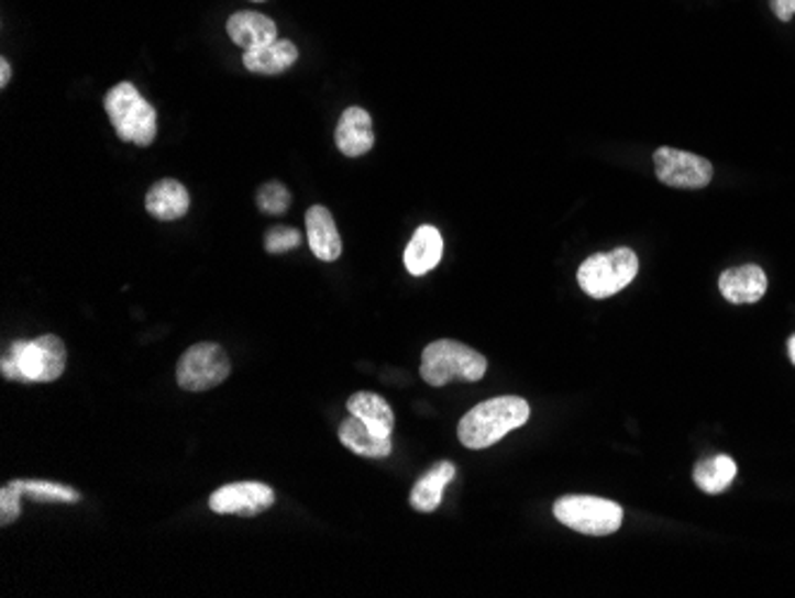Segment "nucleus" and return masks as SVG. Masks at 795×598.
<instances>
[{
	"label": "nucleus",
	"mask_w": 795,
	"mask_h": 598,
	"mask_svg": "<svg viewBox=\"0 0 795 598\" xmlns=\"http://www.w3.org/2000/svg\"><path fill=\"white\" fill-rule=\"evenodd\" d=\"M531 418V408L519 396H500L490 398L479 406H474L457 424V439L462 446L472 451H482L498 444L503 436L512 430L525 427Z\"/></svg>",
	"instance_id": "f257e3e1"
},
{
	"label": "nucleus",
	"mask_w": 795,
	"mask_h": 598,
	"mask_svg": "<svg viewBox=\"0 0 795 598\" xmlns=\"http://www.w3.org/2000/svg\"><path fill=\"white\" fill-rule=\"evenodd\" d=\"M106 112L124 144L151 146L157 136V112L132 81H122L106 93Z\"/></svg>",
	"instance_id": "f03ea898"
},
{
	"label": "nucleus",
	"mask_w": 795,
	"mask_h": 598,
	"mask_svg": "<svg viewBox=\"0 0 795 598\" xmlns=\"http://www.w3.org/2000/svg\"><path fill=\"white\" fill-rule=\"evenodd\" d=\"M486 358L474 348L453 339H441L429 344L422 353V379L429 387H445L455 379L479 381L486 375Z\"/></svg>",
	"instance_id": "7ed1b4c3"
},
{
	"label": "nucleus",
	"mask_w": 795,
	"mask_h": 598,
	"mask_svg": "<svg viewBox=\"0 0 795 598\" xmlns=\"http://www.w3.org/2000/svg\"><path fill=\"white\" fill-rule=\"evenodd\" d=\"M639 275V255L631 248H615L610 253L590 255L579 267V287L590 298H610L627 289Z\"/></svg>",
	"instance_id": "20e7f679"
},
{
	"label": "nucleus",
	"mask_w": 795,
	"mask_h": 598,
	"mask_svg": "<svg viewBox=\"0 0 795 598\" xmlns=\"http://www.w3.org/2000/svg\"><path fill=\"white\" fill-rule=\"evenodd\" d=\"M553 516L570 530L586 534V536H607L615 534L621 520H625V510L615 501L596 496H562L553 506Z\"/></svg>",
	"instance_id": "39448f33"
},
{
	"label": "nucleus",
	"mask_w": 795,
	"mask_h": 598,
	"mask_svg": "<svg viewBox=\"0 0 795 598\" xmlns=\"http://www.w3.org/2000/svg\"><path fill=\"white\" fill-rule=\"evenodd\" d=\"M10 363L20 375V381H55L67 367V348L60 336L43 334L34 341H14L10 346Z\"/></svg>",
	"instance_id": "423d86ee"
},
{
	"label": "nucleus",
	"mask_w": 795,
	"mask_h": 598,
	"mask_svg": "<svg viewBox=\"0 0 795 598\" xmlns=\"http://www.w3.org/2000/svg\"><path fill=\"white\" fill-rule=\"evenodd\" d=\"M231 373V361L227 351L212 341L191 346L177 365V384L184 391H208L220 387Z\"/></svg>",
	"instance_id": "0eeeda50"
},
{
	"label": "nucleus",
	"mask_w": 795,
	"mask_h": 598,
	"mask_svg": "<svg viewBox=\"0 0 795 598\" xmlns=\"http://www.w3.org/2000/svg\"><path fill=\"white\" fill-rule=\"evenodd\" d=\"M653 160L658 179L674 189H705L715 175L710 160L686 151L658 148Z\"/></svg>",
	"instance_id": "6e6552de"
},
{
	"label": "nucleus",
	"mask_w": 795,
	"mask_h": 598,
	"mask_svg": "<svg viewBox=\"0 0 795 598\" xmlns=\"http://www.w3.org/2000/svg\"><path fill=\"white\" fill-rule=\"evenodd\" d=\"M274 506V491L263 481L227 484L210 496V510L217 516L255 518Z\"/></svg>",
	"instance_id": "1a4fd4ad"
},
{
	"label": "nucleus",
	"mask_w": 795,
	"mask_h": 598,
	"mask_svg": "<svg viewBox=\"0 0 795 598\" xmlns=\"http://www.w3.org/2000/svg\"><path fill=\"white\" fill-rule=\"evenodd\" d=\"M306 230H308V244L314 253V258L324 263H334L343 253V241L339 234V226L334 215L324 206H312L306 212Z\"/></svg>",
	"instance_id": "9d476101"
},
{
	"label": "nucleus",
	"mask_w": 795,
	"mask_h": 598,
	"mask_svg": "<svg viewBox=\"0 0 795 598\" xmlns=\"http://www.w3.org/2000/svg\"><path fill=\"white\" fill-rule=\"evenodd\" d=\"M719 291L733 306H750L758 303L768 291V275L758 265H743L727 269L719 277Z\"/></svg>",
	"instance_id": "9b49d317"
},
{
	"label": "nucleus",
	"mask_w": 795,
	"mask_h": 598,
	"mask_svg": "<svg viewBox=\"0 0 795 598\" xmlns=\"http://www.w3.org/2000/svg\"><path fill=\"white\" fill-rule=\"evenodd\" d=\"M336 146L345 158H360L374 146V126L365 108H349L336 126Z\"/></svg>",
	"instance_id": "f8f14e48"
},
{
	"label": "nucleus",
	"mask_w": 795,
	"mask_h": 598,
	"mask_svg": "<svg viewBox=\"0 0 795 598\" xmlns=\"http://www.w3.org/2000/svg\"><path fill=\"white\" fill-rule=\"evenodd\" d=\"M227 34L243 51L267 46L272 41L279 38L274 20L263 15V12H253V10H243L236 12V15H231L227 20Z\"/></svg>",
	"instance_id": "ddd939ff"
},
{
	"label": "nucleus",
	"mask_w": 795,
	"mask_h": 598,
	"mask_svg": "<svg viewBox=\"0 0 795 598\" xmlns=\"http://www.w3.org/2000/svg\"><path fill=\"white\" fill-rule=\"evenodd\" d=\"M189 206H191V196L177 179L155 181L146 193V210L155 220L163 222L181 220L186 212H189Z\"/></svg>",
	"instance_id": "4468645a"
},
{
	"label": "nucleus",
	"mask_w": 795,
	"mask_h": 598,
	"mask_svg": "<svg viewBox=\"0 0 795 598\" xmlns=\"http://www.w3.org/2000/svg\"><path fill=\"white\" fill-rule=\"evenodd\" d=\"M441 258H443V236H441V232L431 224L419 226V230L415 232V236L410 239L408 248H405V255H402L408 273L415 275V277H422V275L431 273V269L441 263Z\"/></svg>",
	"instance_id": "2eb2a0df"
},
{
	"label": "nucleus",
	"mask_w": 795,
	"mask_h": 598,
	"mask_svg": "<svg viewBox=\"0 0 795 598\" xmlns=\"http://www.w3.org/2000/svg\"><path fill=\"white\" fill-rule=\"evenodd\" d=\"M298 60V48L294 41L277 38L267 46L243 51V67L255 75H281Z\"/></svg>",
	"instance_id": "dca6fc26"
},
{
	"label": "nucleus",
	"mask_w": 795,
	"mask_h": 598,
	"mask_svg": "<svg viewBox=\"0 0 795 598\" xmlns=\"http://www.w3.org/2000/svg\"><path fill=\"white\" fill-rule=\"evenodd\" d=\"M349 412L353 418L363 420L374 434L394 439V427H396V416L391 406H388L382 396L369 394V391H357L349 398Z\"/></svg>",
	"instance_id": "f3484780"
},
{
	"label": "nucleus",
	"mask_w": 795,
	"mask_h": 598,
	"mask_svg": "<svg viewBox=\"0 0 795 598\" xmlns=\"http://www.w3.org/2000/svg\"><path fill=\"white\" fill-rule=\"evenodd\" d=\"M455 479V465L453 463H439L429 467L427 473L417 479V484L410 491V506L419 512H433L441 501H443V491L448 484Z\"/></svg>",
	"instance_id": "a211bd4d"
},
{
	"label": "nucleus",
	"mask_w": 795,
	"mask_h": 598,
	"mask_svg": "<svg viewBox=\"0 0 795 598\" xmlns=\"http://www.w3.org/2000/svg\"><path fill=\"white\" fill-rule=\"evenodd\" d=\"M339 439L345 449L363 455V458L377 461V458H386V455L394 451V439L374 434L363 420H357L353 416L345 422H341Z\"/></svg>",
	"instance_id": "6ab92c4d"
},
{
	"label": "nucleus",
	"mask_w": 795,
	"mask_h": 598,
	"mask_svg": "<svg viewBox=\"0 0 795 598\" xmlns=\"http://www.w3.org/2000/svg\"><path fill=\"white\" fill-rule=\"evenodd\" d=\"M736 473H739V467H736L729 455H715V458L700 461L696 465V469H693V481H696V487L705 494H721L731 487Z\"/></svg>",
	"instance_id": "aec40b11"
},
{
	"label": "nucleus",
	"mask_w": 795,
	"mask_h": 598,
	"mask_svg": "<svg viewBox=\"0 0 795 598\" xmlns=\"http://www.w3.org/2000/svg\"><path fill=\"white\" fill-rule=\"evenodd\" d=\"M14 484H18V489L32 498V501H41V503H79L81 501V496L75 489L63 487V484H55V481L14 479Z\"/></svg>",
	"instance_id": "412c9836"
},
{
	"label": "nucleus",
	"mask_w": 795,
	"mask_h": 598,
	"mask_svg": "<svg viewBox=\"0 0 795 598\" xmlns=\"http://www.w3.org/2000/svg\"><path fill=\"white\" fill-rule=\"evenodd\" d=\"M291 206V193L279 181H267L265 187L257 191V208L265 212V215H281Z\"/></svg>",
	"instance_id": "4be33fe9"
},
{
	"label": "nucleus",
	"mask_w": 795,
	"mask_h": 598,
	"mask_svg": "<svg viewBox=\"0 0 795 598\" xmlns=\"http://www.w3.org/2000/svg\"><path fill=\"white\" fill-rule=\"evenodd\" d=\"M298 246H300V232H296L294 226H272L265 236V248L272 255L294 251Z\"/></svg>",
	"instance_id": "5701e85b"
},
{
	"label": "nucleus",
	"mask_w": 795,
	"mask_h": 598,
	"mask_svg": "<svg viewBox=\"0 0 795 598\" xmlns=\"http://www.w3.org/2000/svg\"><path fill=\"white\" fill-rule=\"evenodd\" d=\"M20 498H22V491L18 489V484H8V487H3V491H0V524H12L14 520L20 518Z\"/></svg>",
	"instance_id": "b1692460"
},
{
	"label": "nucleus",
	"mask_w": 795,
	"mask_h": 598,
	"mask_svg": "<svg viewBox=\"0 0 795 598\" xmlns=\"http://www.w3.org/2000/svg\"><path fill=\"white\" fill-rule=\"evenodd\" d=\"M770 8L782 22H791L795 18V0H770Z\"/></svg>",
	"instance_id": "393cba45"
},
{
	"label": "nucleus",
	"mask_w": 795,
	"mask_h": 598,
	"mask_svg": "<svg viewBox=\"0 0 795 598\" xmlns=\"http://www.w3.org/2000/svg\"><path fill=\"white\" fill-rule=\"evenodd\" d=\"M10 77H12V67H10V63L3 58V60H0V87H8Z\"/></svg>",
	"instance_id": "a878e982"
},
{
	"label": "nucleus",
	"mask_w": 795,
	"mask_h": 598,
	"mask_svg": "<svg viewBox=\"0 0 795 598\" xmlns=\"http://www.w3.org/2000/svg\"><path fill=\"white\" fill-rule=\"evenodd\" d=\"M788 355H791V361L795 363V336L788 339Z\"/></svg>",
	"instance_id": "bb28decb"
},
{
	"label": "nucleus",
	"mask_w": 795,
	"mask_h": 598,
	"mask_svg": "<svg viewBox=\"0 0 795 598\" xmlns=\"http://www.w3.org/2000/svg\"><path fill=\"white\" fill-rule=\"evenodd\" d=\"M255 3H260V0H255Z\"/></svg>",
	"instance_id": "cd10ccee"
}]
</instances>
